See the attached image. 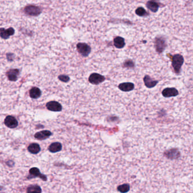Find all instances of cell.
Listing matches in <instances>:
<instances>
[{
    "label": "cell",
    "instance_id": "6da1fadb",
    "mask_svg": "<svg viewBox=\"0 0 193 193\" xmlns=\"http://www.w3.org/2000/svg\"><path fill=\"white\" fill-rule=\"evenodd\" d=\"M184 63V59L182 55L176 54L172 59V65L173 66L174 72L177 74H179L181 73V67Z\"/></svg>",
    "mask_w": 193,
    "mask_h": 193
},
{
    "label": "cell",
    "instance_id": "7a4b0ae2",
    "mask_svg": "<svg viewBox=\"0 0 193 193\" xmlns=\"http://www.w3.org/2000/svg\"><path fill=\"white\" fill-rule=\"evenodd\" d=\"M24 12L27 15L31 17H37L41 14V10L39 7L37 6L30 5L25 7Z\"/></svg>",
    "mask_w": 193,
    "mask_h": 193
},
{
    "label": "cell",
    "instance_id": "3957f363",
    "mask_svg": "<svg viewBox=\"0 0 193 193\" xmlns=\"http://www.w3.org/2000/svg\"><path fill=\"white\" fill-rule=\"evenodd\" d=\"M155 47L157 52L162 53L167 47L166 40L162 36L156 37L155 41Z\"/></svg>",
    "mask_w": 193,
    "mask_h": 193
},
{
    "label": "cell",
    "instance_id": "277c9868",
    "mask_svg": "<svg viewBox=\"0 0 193 193\" xmlns=\"http://www.w3.org/2000/svg\"><path fill=\"white\" fill-rule=\"evenodd\" d=\"M77 50L83 57H87L90 54L91 48L90 46L84 43H79L77 45Z\"/></svg>",
    "mask_w": 193,
    "mask_h": 193
},
{
    "label": "cell",
    "instance_id": "5b68a950",
    "mask_svg": "<svg viewBox=\"0 0 193 193\" xmlns=\"http://www.w3.org/2000/svg\"><path fill=\"white\" fill-rule=\"evenodd\" d=\"M105 80V78L103 75L99 74L98 73H94L89 75V83L94 85H98L101 83Z\"/></svg>",
    "mask_w": 193,
    "mask_h": 193
},
{
    "label": "cell",
    "instance_id": "8992f818",
    "mask_svg": "<svg viewBox=\"0 0 193 193\" xmlns=\"http://www.w3.org/2000/svg\"><path fill=\"white\" fill-rule=\"evenodd\" d=\"M164 156L170 159V160H175L177 159L180 157V152L178 151V149H172L165 151L164 153Z\"/></svg>",
    "mask_w": 193,
    "mask_h": 193
},
{
    "label": "cell",
    "instance_id": "52a82bcc",
    "mask_svg": "<svg viewBox=\"0 0 193 193\" xmlns=\"http://www.w3.org/2000/svg\"><path fill=\"white\" fill-rule=\"evenodd\" d=\"M46 107L52 112H60L62 109L61 104L56 101H51L46 104Z\"/></svg>",
    "mask_w": 193,
    "mask_h": 193
},
{
    "label": "cell",
    "instance_id": "ba28073f",
    "mask_svg": "<svg viewBox=\"0 0 193 193\" xmlns=\"http://www.w3.org/2000/svg\"><path fill=\"white\" fill-rule=\"evenodd\" d=\"M5 125L10 129H14L18 125V122L14 117L12 116H8L4 120Z\"/></svg>",
    "mask_w": 193,
    "mask_h": 193
},
{
    "label": "cell",
    "instance_id": "9c48e42d",
    "mask_svg": "<svg viewBox=\"0 0 193 193\" xmlns=\"http://www.w3.org/2000/svg\"><path fill=\"white\" fill-rule=\"evenodd\" d=\"M6 75L9 80L15 82L18 79V77L20 75V70L18 69H11L6 72Z\"/></svg>",
    "mask_w": 193,
    "mask_h": 193
},
{
    "label": "cell",
    "instance_id": "30bf717a",
    "mask_svg": "<svg viewBox=\"0 0 193 193\" xmlns=\"http://www.w3.org/2000/svg\"><path fill=\"white\" fill-rule=\"evenodd\" d=\"M14 29L12 27H10L6 30L4 28H0V37L3 39H9L10 36L14 35Z\"/></svg>",
    "mask_w": 193,
    "mask_h": 193
},
{
    "label": "cell",
    "instance_id": "8fae6325",
    "mask_svg": "<svg viewBox=\"0 0 193 193\" xmlns=\"http://www.w3.org/2000/svg\"><path fill=\"white\" fill-rule=\"evenodd\" d=\"M178 90L175 88H166L162 91V95L165 98L175 97L178 95Z\"/></svg>",
    "mask_w": 193,
    "mask_h": 193
},
{
    "label": "cell",
    "instance_id": "7c38bea8",
    "mask_svg": "<svg viewBox=\"0 0 193 193\" xmlns=\"http://www.w3.org/2000/svg\"><path fill=\"white\" fill-rule=\"evenodd\" d=\"M144 83L145 86L151 89L156 86V85L158 83V80H155L154 79H152L149 75H145L143 78Z\"/></svg>",
    "mask_w": 193,
    "mask_h": 193
},
{
    "label": "cell",
    "instance_id": "4fadbf2b",
    "mask_svg": "<svg viewBox=\"0 0 193 193\" xmlns=\"http://www.w3.org/2000/svg\"><path fill=\"white\" fill-rule=\"evenodd\" d=\"M51 135L52 133L49 130H43L36 133L35 138L40 140H43L49 138Z\"/></svg>",
    "mask_w": 193,
    "mask_h": 193
},
{
    "label": "cell",
    "instance_id": "5bb4252c",
    "mask_svg": "<svg viewBox=\"0 0 193 193\" xmlns=\"http://www.w3.org/2000/svg\"><path fill=\"white\" fill-rule=\"evenodd\" d=\"M119 89L124 92H129L134 89V84L131 82H125L119 84Z\"/></svg>",
    "mask_w": 193,
    "mask_h": 193
},
{
    "label": "cell",
    "instance_id": "9a60e30c",
    "mask_svg": "<svg viewBox=\"0 0 193 193\" xmlns=\"http://www.w3.org/2000/svg\"><path fill=\"white\" fill-rule=\"evenodd\" d=\"M114 45L118 49H122L125 46V40L121 36H116L114 39Z\"/></svg>",
    "mask_w": 193,
    "mask_h": 193
},
{
    "label": "cell",
    "instance_id": "2e32d148",
    "mask_svg": "<svg viewBox=\"0 0 193 193\" xmlns=\"http://www.w3.org/2000/svg\"><path fill=\"white\" fill-rule=\"evenodd\" d=\"M146 6L149 10L153 13H156L158 11V8H159V5L158 3L154 1H148L146 4Z\"/></svg>",
    "mask_w": 193,
    "mask_h": 193
},
{
    "label": "cell",
    "instance_id": "e0dca14e",
    "mask_svg": "<svg viewBox=\"0 0 193 193\" xmlns=\"http://www.w3.org/2000/svg\"><path fill=\"white\" fill-rule=\"evenodd\" d=\"M30 97L33 99H37L40 98L41 95V90L38 87H32L30 90Z\"/></svg>",
    "mask_w": 193,
    "mask_h": 193
},
{
    "label": "cell",
    "instance_id": "ac0fdd59",
    "mask_svg": "<svg viewBox=\"0 0 193 193\" xmlns=\"http://www.w3.org/2000/svg\"><path fill=\"white\" fill-rule=\"evenodd\" d=\"M62 149V144L59 142H55L51 144L49 147L50 152L55 153L59 152Z\"/></svg>",
    "mask_w": 193,
    "mask_h": 193
},
{
    "label": "cell",
    "instance_id": "d6986e66",
    "mask_svg": "<svg viewBox=\"0 0 193 193\" xmlns=\"http://www.w3.org/2000/svg\"><path fill=\"white\" fill-rule=\"evenodd\" d=\"M30 173L32 176H34L35 177H38L39 178H41L42 179L46 181L47 177L43 175V174L40 173L39 169L37 168H32L30 170Z\"/></svg>",
    "mask_w": 193,
    "mask_h": 193
},
{
    "label": "cell",
    "instance_id": "ffe728a7",
    "mask_svg": "<svg viewBox=\"0 0 193 193\" xmlns=\"http://www.w3.org/2000/svg\"><path fill=\"white\" fill-rule=\"evenodd\" d=\"M28 150L31 154H36L39 152L40 147L38 144L32 143L29 146Z\"/></svg>",
    "mask_w": 193,
    "mask_h": 193
},
{
    "label": "cell",
    "instance_id": "44dd1931",
    "mask_svg": "<svg viewBox=\"0 0 193 193\" xmlns=\"http://www.w3.org/2000/svg\"><path fill=\"white\" fill-rule=\"evenodd\" d=\"M27 193H41V189L38 185H31L27 190Z\"/></svg>",
    "mask_w": 193,
    "mask_h": 193
},
{
    "label": "cell",
    "instance_id": "7402d4cb",
    "mask_svg": "<svg viewBox=\"0 0 193 193\" xmlns=\"http://www.w3.org/2000/svg\"><path fill=\"white\" fill-rule=\"evenodd\" d=\"M117 190L121 193H126L130 190V185L128 183H124L119 185L117 187Z\"/></svg>",
    "mask_w": 193,
    "mask_h": 193
},
{
    "label": "cell",
    "instance_id": "603a6c76",
    "mask_svg": "<svg viewBox=\"0 0 193 193\" xmlns=\"http://www.w3.org/2000/svg\"><path fill=\"white\" fill-rule=\"evenodd\" d=\"M135 14L139 17H144L148 14L146 10L144 9L142 7L138 8L135 10Z\"/></svg>",
    "mask_w": 193,
    "mask_h": 193
},
{
    "label": "cell",
    "instance_id": "cb8c5ba5",
    "mask_svg": "<svg viewBox=\"0 0 193 193\" xmlns=\"http://www.w3.org/2000/svg\"><path fill=\"white\" fill-rule=\"evenodd\" d=\"M124 66L127 68H133L134 67V62L131 60L128 59L124 62Z\"/></svg>",
    "mask_w": 193,
    "mask_h": 193
},
{
    "label": "cell",
    "instance_id": "d4e9b609",
    "mask_svg": "<svg viewBox=\"0 0 193 193\" xmlns=\"http://www.w3.org/2000/svg\"><path fill=\"white\" fill-rule=\"evenodd\" d=\"M59 80H61V82H68L70 80V78L69 76L66 75H61L59 76Z\"/></svg>",
    "mask_w": 193,
    "mask_h": 193
}]
</instances>
